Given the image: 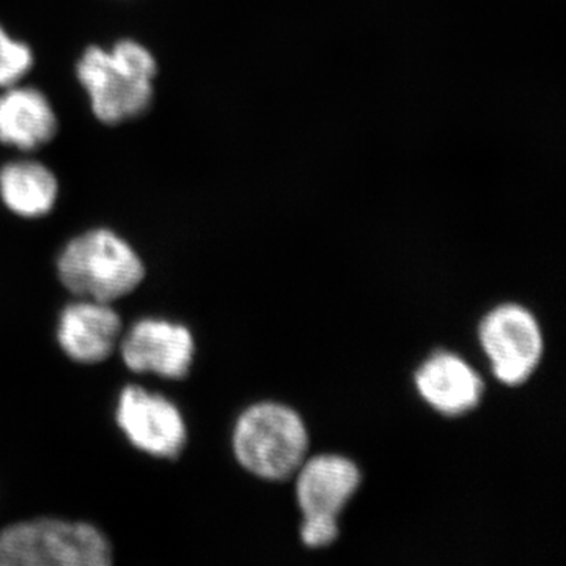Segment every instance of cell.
I'll return each mask as SVG.
<instances>
[{
	"label": "cell",
	"mask_w": 566,
	"mask_h": 566,
	"mask_svg": "<svg viewBox=\"0 0 566 566\" xmlns=\"http://www.w3.org/2000/svg\"><path fill=\"white\" fill-rule=\"evenodd\" d=\"M76 71L99 122L117 125L139 117L150 107L156 61L136 41H118L112 51L88 48Z\"/></svg>",
	"instance_id": "6da1fadb"
},
{
	"label": "cell",
	"mask_w": 566,
	"mask_h": 566,
	"mask_svg": "<svg viewBox=\"0 0 566 566\" xmlns=\"http://www.w3.org/2000/svg\"><path fill=\"white\" fill-rule=\"evenodd\" d=\"M233 452L245 471L282 482L296 475L305 461L307 428L289 406L253 405L234 427Z\"/></svg>",
	"instance_id": "7a4b0ae2"
},
{
	"label": "cell",
	"mask_w": 566,
	"mask_h": 566,
	"mask_svg": "<svg viewBox=\"0 0 566 566\" xmlns=\"http://www.w3.org/2000/svg\"><path fill=\"white\" fill-rule=\"evenodd\" d=\"M59 277L71 293L109 304L144 281V263L136 251L106 229L74 238L57 263Z\"/></svg>",
	"instance_id": "3957f363"
},
{
	"label": "cell",
	"mask_w": 566,
	"mask_h": 566,
	"mask_svg": "<svg viewBox=\"0 0 566 566\" xmlns=\"http://www.w3.org/2000/svg\"><path fill=\"white\" fill-rule=\"evenodd\" d=\"M106 536L84 523L36 520L0 532V566H107Z\"/></svg>",
	"instance_id": "277c9868"
},
{
	"label": "cell",
	"mask_w": 566,
	"mask_h": 566,
	"mask_svg": "<svg viewBox=\"0 0 566 566\" xmlns=\"http://www.w3.org/2000/svg\"><path fill=\"white\" fill-rule=\"evenodd\" d=\"M479 335L495 378L506 386L524 385L542 363V327L523 305L495 307L483 318Z\"/></svg>",
	"instance_id": "5b68a950"
},
{
	"label": "cell",
	"mask_w": 566,
	"mask_h": 566,
	"mask_svg": "<svg viewBox=\"0 0 566 566\" xmlns=\"http://www.w3.org/2000/svg\"><path fill=\"white\" fill-rule=\"evenodd\" d=\"M117 423L137 449L153 457L175 460L188 439L185 420L175 405L137 386L123 389Z\"/></svg>",
	"instance_id": "8992f818"
},
{
	"label": "cell",
	"mask_w": 566,
	"mask_h": 566,
	"mask_svg": "<svg viewBox=\"0 0 566 566\" xmlns=\"http://www.w3.org/2000/svg\"><path fill=\"white\" fill-rule=\"evenodd\" d=\"M122 357L129 370L164 378L188 376L193 357V338L180 324L142 319L134 324L122 344Z\"/></svg>",
	"instance_id": "52a82bcc"
},
{
	"label": "cell",
	"mask_w": 566,
	"mask_h": 566,
	"mask_svg": "<svg viewBox=\"0 0 566 566\" xmlns=\"http://www.w3.org/2000/svg\"><path fill=\"white\" fill-rule=\"evenodd\" d=\"M363 482L359 469L348 458L319 455L297 471L296 497L304 517L338 520Z\"/></svg>",
	"instance_id": "ba28073f"
},
{
	"label": "cell",
	"mask_w": 566,
	"mask_h": 566,
	"mask_svg": "<svg viewBox=\"0 0 566 566\" xmlns=\"http://www.w3.org/2000/svg\"><path fill=\"white\" fill-rule=\"evenodd\" d=\"M416 386L424 401L447 417L468 415L485 392V385L465 360L453 353H436L417 370Z\"/></svg>",
	"instance_id": "9c48e42d"
},
{
	"label": "cell",
	"mask_w": 566,
	"mask_h": 566,
	"mask_svg": "<svg viewBox=\"0 0 566 566\" xmlns=\"http://www.w3.org/2000/svg\"><path fill=\"white\" fill-rule=\"evenodd\" d=\"M122 319L104 303L71 304L63 311L57 338L63 352L81 364H98L114 352Z\"/></svg>",
	"instance_id": "30bf717a"
},
{
	"label": "cell",
	"mask_w": 566,
	"mask_h": 566,
	"mask_svg": "<svg viewBox=\"0 0 566 566\" xmlns=\"http://www.w3.org/2000/svg\"><path fill=\"white\" fill-rule=\"evenodd\" d=\"M57 133L51 103L32 87H9L0 96V142L21 150H35Z\"/></svg>",
	"instance_id": "8fae6325"
},
{
	"label": "cell",
	"mask_w": 566,
	"mask_h": 566,
	"mask_svg": "<svg viewBox=\"0 0 566 566\" xmlns=\"http://www.w3.org/2000/svg\"><path fill=\"white\" fill-rule=\"evenodd\" d=\"M59 185L43 164L10 163L0 170V197L14 214L40 218L54 208Z\"/></svg>",
	"instance_id": "7c38bea8"
},
{
	"label": "cell",
	"mask_w": 566,
	"mask_h": 566,
	"mask_svg": "<svg viewBox=\"0 0 566 566\" xmlns=\"http://www.w3.org/2000/svg\"><path fill=\"white\" fill-rule=\"evenodd\" d=\"M33 55L28 44L14 41L0 28V87H13L32 69Z\"/></svg>",
	"instance_id": "4fadbf2b"
},
{
	"label": "cell",
	"mask_w": 566,
	"mask_h": 566,
	"mask_svg": "<svg viewBox=\"0 0 566 566\" xmlns=\"http://www.w3.org/2000/svg\"><path fill=\"white\" fill-rule=\"evenodd\" d=\"M301 536L305 546L324 547L334 543L338 536V520L334 517H304Z\"/></svg>",
	"instance_id": "5bb4252c"
}]
</instances>
